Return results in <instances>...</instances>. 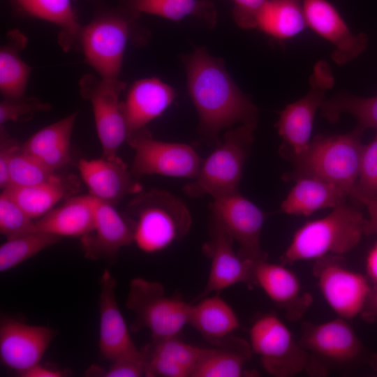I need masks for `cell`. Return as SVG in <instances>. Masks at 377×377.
Segmentation results:
<instances>
[{"label": "cell", "mask_w": 377, "mask_h": 377, "mask_svg": "<svg viewBox=\"0 0 377 377\" xmlns=\"http://www.w3.org/2000/svg\"><path fill=\"white\" fill-rule=\"evenodd\" d=\"M211 239L204 251L211 258V266L206 286L195 301L212 293H219L239 283H254L253 263L243 259L233 249V239L222 229L211 223Z\"/></svg>", "instance_id": "17"}, {"label": "cell", "mask_w": 377, "mask_h": 377, "mask_svg": "<svg viewBox=\"0 0 377 377\" xmlns=\"http://www.w3.org/2000/svg\"><path fill=\"white\" fill-rule=\"evenodd\" d=\"M212 199V223L238 243L239 256L251 263L267 259L260 244L264 212L239 191Z\"/></svg>", "instance_id": "12"}, {"label": "cell", "mask_w": 377, "mask_h": 377, "mask_svg": "<svg viewBox=\"0 0 377 377\" xmlns=\"http://www.w3.org/2000/svg\"><path fill=\"white\" fill-rule=\"evenodd\" d=\"M374 303L375 306L377 308V293H376V294L375 296H374Z\"/></svg>", "instance_id": "46"}, {"label": "cell", "mask_w": 377, "mask_h": 377, "mask_svg": "<svg viewBox=\"0 0 377 377\" xmlns=\"http://www.w3.org/2000/svg\"><path fill=\"white\" fill-rule=\"evenodd\" d=\"M233 17L237 24L246 29L256 28V17L267 0H232Z\"/></svg>", "instance_id": "41"}, {"label": "cell", "mask_w": 377, "mask_h": 377, "mask_svg": "<svg viewBox=\"0 0 377 377\" xmlns=\"http://www.w3.org/2000/svg\"><path fill=\"white\" fill-rule=\"evenodd\" d=\"M61 237L43 231H35L7 239L0 246V271L10 269L51 246Z\"/></svg>", "instance_id": "34"}, {"label": "cell", "mask_w": 377, "mask_h": 377, "mask_svg": "<svg viewBox=\"0 0 377 377\" xmlns=\"http://www.w3.org/2000/svg\"><path fill=\"white\" fill-rule=\"evenodd\" d=\"M51 105L36 98H3L0 103V124L27 121L36 112L48 111Z\"/></svg>", "instance_id": "39"}, {"label": "cell", "mask_w": 377, "mask_h": 377, "mask_svg": "<svg viewBox=\"0 0 377 377\" xmlns=\"http://www.w3.org/2000/svg\"><path fill=\"white\" fill-rule=\"evenodd\" d=\"M55 334V331L47 326L2 318L0 324L1 363L20 376L40 363Z\"/></svg>", "instance_id": "14"}, {"label": "cell", "mask_w": 377, "mask_h": 377, "mask_svg": "<svg viewBox=\"0 0 377 377\" xmlns=\"http://www.w3.org/2000/svg\"><path fill=\"white\" fill-rule=\"evenodd\" d=\"M350 196L377 198V131L369 143L363 145L357 180Z\"/></svg>", "instance_id": "38"}, {"label": "cell", "mask_w": 377, "mask_h": 377, "mask_svg": "<svg viewBox=\"0 0 377 377\" xmlns=\"http://www.w3.org/2000/svg\"><path fill=\"white\" fill-rule=\"evenodd\" d=\"M65 372L60 369H57L42 365L40 363L34 366L27 371L22 373V377H61Z\"/></svg>", "instance_id": "44"}, {"label": "cell", "mask_w": 377, "mask_h": 377, "mask_svg": "<svg viewBox=\"0 0 377 377\" xmlns=\"http://www.w3.org/2000/svg\"><path fill=\"white\" fill-rule=\"evenodd\" d=\"M323 117L330 123L339 121L343 113L357 120V126L366 130H377V94L372 97H360L345 92L325 99L320 107Z\"/></svg>", "instance_id": "33"}, {"label": "cell", "mask_w": 377, "mask_h": 377, "mask_svg": "<svg viewBox=\"0 0 377 377\" xmlns=\"http://www.w3.org/2000/svg\"><path fill=\"white\" fill-rule=\"evenodd\" d=\"M249 344L264 369L273 376H293L308 365L307 350L295 341L288 327L274 314L264 315L253 323Z\"/></svg>", "instance_id": "9"}, {"label": "cell", "mask_w": 377, "mask_h": 377, "mask_svg": "<svg viewBox=\"0 0 377 377\" xmlns=\"http://www.w3.org/2000/svg\"><path fill=\"white\" fill-rule=\"evenodd\" d=\"M300 343L307 351L337 362L352 361L362 351L355 330L340 317L318 324L303 323Z\"/></svg>", "instance_id": "21"}, {"label": "cell", "mask_w": 377, "mask_h": 377, "mask_svg": "<svg viewBox=\"0 0 377 377\" xmlns=\"http://www.w3.org/2000/svg\"><path fill=\"white\" fill-rule=\"evenodd\" d=\"M95 198L89 195L70 198L35 220L36 231L60 237H83L94 225Z\"/></svg>", "instance_id": "25"}, {"label": "cell", "mask_w": 377, "mask_h": 377, "mask_svg": "<svg viewBox=\"0 0 377 377\" xmlns=\"http://www.w3.org/2000/svg\"><path fill=\"white\" fill-rule=\"evenodd\" d=\"M295 181L281 204V212L288 214L307 216L322 209L333 208L350 196L338 186L315 177L300 176Z\"/></svg>", "instance_id": "24"}, {"label": "cell", "mask_w": 377, "mask_h": 377, "mask_svg": "<svg viewBox=\"0 0 377 377\" xmlns=\"http://www.w3.org/2000/svg\"><path fill=\"white\" fill-rule=\"evenodd\" d=\"M353 198L364 205L368 211L369 219H366L365 234L377 235V198L355 196Z\"/></svg>", "instance_id": "43"}, {"label": "cell", "mask_w": 377, "mask_h": 377, "mask_svg": "<svg viewBox=\"0 0 377 377\" xmlns=\"http://www.w3.org/2000/svg\"><path fill=\"white\" fill-rule=\"evenodd\" d=\"M77 113L74 112L34 134L20 149L48 168L56 170L71 160V138Z\"/></svg>", "instance_id": "26"}, {"label": "cell", "mask_w": 377, "mask_h": 377, "mask_svg": "<svg viewBox=\"0 0 377 377\" xmlns=\"http://www.w3.org/2000/svg\"><path fill=\"white\" fill-rule=\"evenodd\" d=\"M78 169L94 198L117 204L124 196L142 191L126 165L117 156L98 159H80Z\"/></svg>", "instance_id": "20"}, {"label": "cell", "mask_w": 377, "mask_h": 377, "mask_svg": "<svg viewBox=\"0 0 377 377\" xmlns=\"http://www.w3.org/2000/svg\"><path fill=\"white\" fill-rule=\"evenodd\" d=\"M126 141L135 152L131 170L135 178L160 175L194 179L202 163L190 145L155 140L146 128L129 134Z\"/></svg>", "instance_id": "10"}, {"label": "cell", "mask_w": 377, "mask_h": 377, "mask_svg": "<svg viewBox=\"0 0 377 377\" xmlns=\"http://www.w3.org/2000/svg\"><path fill=\"white\" fill-rule=\"evenodd\" d=\"M309 83L306 94L282 110L275 125L284 141L281 150L285 156L301 154L311 142L316 113L325 101L327 91L334 84V77L326 61L320 60L314 65Z\"/></svg>", "instance_id": "8"}, {"label": "cell", "mask_w": 377, "mask_h": 377, "mask_svg": "<svg viewBox=\"0 0 377 377\" xmlns=\"http://www.w3.org/2000/svg\"><path fill=\"white\" fill-rule=\"evenodd\" d=\"M124 82L117 79L98 75H84L80 81V92L91 105L97 135L103 158H112L121 144L127 140L128 129L119 94Z\"/></svg>", "instance_id": "11"}, {"label": "cell", "mask_w": 377, "mask_h": 377, "mask_svg": "<svg viewBox=\"0 0 377 377\" xmlns=\"http://www.w3.org/2000/svg\"><path fill=\"white\" fill-rule=\"evenodd\" d=\"M26 37L19 31H12L0 50V91L3 98L24 96L31 68L20 57Z\"/></svg>", "instance_id": "31"}, {"label": "cell", "mask_w": 377, "mask_h": 377, "mask_svg": "<svg viewBox=\"0 0 377 377\" xmlns=\"http://www.w3.org/2000/svg\"><path fill=\"white\" fill-rule=\"evenodd\" d=\"M364 131L357 125L347 133L316 135L301 154L288 156L295 168L287 178L315 177L338 186L350 196L357 180Z\"/></svg>", "instance_id": "4"}, {"label": "cell", "mask_w": 377, "mask_h": 377, "mask_svg": "<svg viewBox=\"0 0 377 377\" xmlns=\"http://www.w3.org/2000/svg\"><path fill=\"white\" fill-rule=\"evenodd\" d=\"M100 326L98 347L102 356L110 361L142 355L135 346L116 299V279L105 269L100 281Z\"/></svg>", "instance_id": "16"}, {"label": "cell", "mask_w": 377, "mask_h": 377, "mask_svg": "<svg viewBox=\"0 0 377 377\" xmlns=\"http://www.w3.org/2000/svg\"><path fill=\"white\" fill-rule=\"evenodd\" d=\"M132 242L133 231L128 216L119 214L112 205L95 198L94 228L81 237L85 256L91 259L113 258L121 248Z\"/></svg>", "instance_id": "19"}, {"label": "cell", "mask_w": 377, "mask_h": 377, "mask_svg": "<svg viewBox=\"0 0 377 377\" xmlns=\"http://www.w3.org/2000/svg\"><path fill=\"white\" fill-rule=\"evenodd\" d=\"M71 188L62 177L28 186H8L4 191L33 219L36 220L64 198Z\"/></svg>", "instance_id": "32"}, {"label": "cell", "mask_w": 377, "mask_h": 377, "mask_svg": "<svg viewBox=\"0 0 377 377\" xmlns=\"http://www.w3.org/2000/svg\"><path fill=\"white\" fill-rule=\"evenodd\" d=\"M126 4L136 14L143 13L173 21L199 15L204 8L200 0H126Z\"/></svg>", "instance_id": "35"}, {"label": "cell", "mask_w": 377, "mask_h": 377, "mask_svg": "<svg viewBox=\"0 0 377 377\" xmlns=\"http://www.w3.org/2000/svg\"><path fill=\"white\" fill-rule=\"evenodd\" d=\"M21 144L1 131L0 145V187L2 190L9 185V166L14 153L20 148Z\"/></svg>", "instance_id": "42"}, {"label": "cell", "mask_w": 377, "mask_h": 377, "mask_svg": "<svg viewBox=\"0 0 377 377\" xmlns=\"http://www.w3.org/2000/svg\"><path fill=\"white\" fill-rule=\"evenodd\" d=\"M313 274L320 292L330 308L344 319H351L363 309L371 288L367 279L348 269L341 256L317 259Z\"/></svg>", "instance_id": "13"}, {"label": "cell", "mask_w": 377, "mask_h": 377, "mask_svg": "<svg viewBox=\"0 0 377 377\" xmlns=\"http://www.w3.org/2000/svg\"><path fill=\"white\" fill-rule=\"evenodd\" d=\"M142 351V350H141ZM89 369V374L104 377H140L145 376L144 357H122L111 361L108 369L103 370L98 367Z\"/></svg>", "instance_id": "40"}, {"label": "cell", "mask_w": 377, "mask_h": 377, "mask_svg": "<svg viewBox=\"0 0 377 377\" xmlns=\"http://www.w3.org/2000/svg\"><path fill=\"white\" fill-rule=\"evenodd\" d=\"M129 15L112 9L100 11L81 28L79 40L86 61L101 77H119L130 35Z\"/></svg>", "instance_id": "7"}, {"label": "cell", "mask_w": 377, "mask_h": 377, "mask_svg": "<svg viewBox=\"0 0 377 377\" xmlns=\"http://www.w3.org/2000/svg\"><path fill=\"white\" fill-rule=\"evenodd\" d=\"M36 231L35 220L4 191L0 195V232L7 239Z\"/></svg>", "instance_id": "37"}, {"label": "cell", "mask_w": 377, "mask_h": 377, "mask_svg": "<svg viewBox=\"0 0 377 377\" xmlns=\"http://www.w3.org/2000/svg\"><path fill=\"white\" fill-rule=\"evenodd\" d=\"M367 270L369 276L377 282V243L370 250L367 256Z\"/></svg>", "instance_id": "45"}, {"label": "cell", "mask_w": 377, "mask_h": 377, "mask_svg": "<svg viewBox=\"0 0 377 377\" xmlns=\"http://www.w3.org/2000/svg\"><path fill=\"white\" fill-rule=\"evenodd\" d=\"M252 274L254 283L285 311L289 320H298L311 306V295L302 291L297 275L283 265L259 260L253 263Z\"/></svg>", "instance_id": "18"}, {"label": "cell", "mask_w": 377, "mask_h": 377, "mask_svg": "<svg viewBox=\"0 0 377 377\" xmlns=\"http://www.w3.org/2000/svg\"><path fill=\"white\" fill-rule=\"evenodd\" d=\"M127 209L133 242L146 253L161 251L182 239L192 223L185 202L163 189L135 193Z\"/></svg>", "instance_id": "2"}, {"label": "cell", "mask_w": 377, "mask_h": 377, "mask_svg": "<svg viewBox=\"0 0 377 377\" xmlns=\"http://www.w3.org/2000/svg\"><path fill=\"white\" fill-rule=\"evenodd\" d=\"M207 349L185 343L177 336L153 339L141 350L145 376L192 377Z\"/></svg>", "instance_id": "22"}, {"label": "cell", "mask_w": 377, "mask_h": 377, "mask_svg": "<svg viewBox=\"0 0 377 377\" xmlns=\"http://www.w3.org/2000/svg\"><path fill=\"white\" fill-rule=\"evenodd\" d=\"M302 8L307 27L333 45L332 59L337 64H346L364 52L367 36L353 33L330 2L303 0Z\"/></svg>", "instance_id": "15"}, {"label": "cell", "mask_w": 377, "mask_h": 377, "mask_svg": "<svg viewBox=\"0 0 377 377\" xmlns=\"http://www.w3.org/2000/svg\"><path fill=\"white\" fill-rule=\"evenodd\" d=\"M184 64L188 93L205 135L217 140L224 128L257 123L258 108L236 85L220 60L199 47L188 55Z\"/></svg>", "instance_id": "1"}, {"label": "cell", "mask_w": 377, "mask_h": 377, "mask_svg": "<svg viewBox=\"0 0 377 377\" xmlns=\"http://www.w3.org/2000/svg\"><path fill=\"white\" fill-rule=\"evenodd\" d=\"M175 97L174 89L157 77L135 82L122 102L128 135L140 129L163 114Z\"/></svg>", "instance_id": "23"}, {"label": "cell", "mask_w": 377, "mask_h": 377, "mask_svg": "<svg viewBox=\"0 0 377 377\" xmlns=\"http://www.w3.org/2000/svg\"><path fill=\"white\" fill-rule=\"evenodd\" d=\"M366 219L346 202L325 216L306 222L294 234L281 260L284 264L342 256L352 251L365 234Z\"/></svg>", "instance_id": "3"}, {"label": "cell", "mask_w": 377, "mask_h": 377, "mask_svg": "<svg viewBox=\"0 0 377 377\" xmlns=\"http://www.w3.org/2000/svg\"><path fill=\"white\" fill-rule=\"evenodd\" d=\"M306 27L302 5L297 0H267L256 22V28L282 40L298 35Z\"/></svg>", "instance_id": "30"}, {"label": "cell", "mask_w": 377, "mask_h": 377, "mask_svg": "<svg viewBox=\"0 0 377 377\" xmlns=\"http://www.w3.org/2000/svg\"><path fill=\"white\" fill-rule=\"evenodd\" d=\"M257 123L230 128L219 147L202 163L193 181L184 187L191 198H212L239 191L245 162L254 141Z\"/></svg>", "instance_id": "5"}, {"label": "cell", "mask_w": 377, "mask_h": 377, "mask_svg": "<svg viewBox=\"0 0 377 377\" xmlns=\"http://www.w3.org/2000/svg\"><path fill=\"white\" fill-rule=\"evenodd\" d=\"M58 176L55 170L48 168L36 158L24 153L20 147L10 163L8 186L36 185L52 180Z\"/></svg>", "instance_id": "36"}, {"label": "cell", "mask_w": 377, "mask_h": 377, "mask_svg": "<svg viewBox=\"0 0 377 377\" xmlns=\"http://www.w3.org/2000/svg\"><path fill=\"white\" fill-rule=\"evenodd\" d=\"M188 324L215 344L228 338L240 325L235 311L218 294L190 303Z\"/></svg>", "instance_id": "27"}, {"label": "cell", "mask_w": 377, "mask_h": 377, "mask_svg": "<svg viewBox=\"0 0 377 377\" xmlns=\"http://www.w3.org/2000/svg\"><path fill=\"white\" fill-rule=\"evenodd\" d=\"M21 13L49 22L61 30L60 41L65 48L79 40L81 27L72 0H9Z\"/></svg>", "instance_id": "29"}, {"label": "cell", "mask_w": 377, "mask_h": 377, "mask_svg": "<svg viewBox=\"0 0 377 377\" xmlns=\"http://www.w3.org/2000/svg\"><path fill=\"white\" fill-rule=\"evenodd\" d=\"M126 304L135 315L131 330L148 329L153 339L177 336L188 323L190 303L166 295L158 282L132 279Z\"/></svg>", "instance_id": "6"}, {"label": "cell", "mask_w": 377, "mask_h": 377, "mask_svg": "<svg viewBox=\"0 0 377 377\" xmlns=\"http://www.w3.org/2000/svg\"><path fill=\"white\" fill-rule=\"evenodd\" d=\"M227 339V338H226ZM208 348L195 368L192 377H239L252 352L249 343L237 338H228Z\"/></svg>", "instance_id": "28"}]
</instances>
